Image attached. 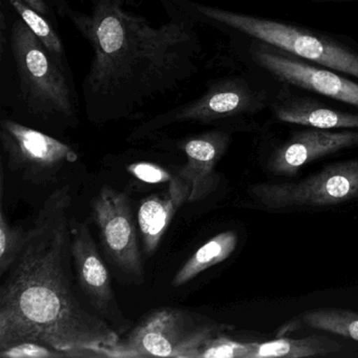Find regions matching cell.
Listing matches in <instances>:
<instances>
[{
	"instance_id": "44dd1931",
	"label": "cell",
	"mask_w": 358,
	"mask_h": 358,
	"mask_svg": "<svg viewBox=\"0 0 358 358\" xmlns=\"http://www.w3.org/2000/svg\"><path fill=\"white\" fill-rule=\"evenodd\" d=\"M247 353V343H240L221 334L205 345L200 358H246Z\"/></svg>"
},
{
	"instance_id": "3957f363",
	"label": "cell",
	"mask_w": 358,
	"mask_h": 358,
	"mask_svg": "<svg viewBox=\"0 0 358 358\" xmlns=\"http://www.w3.org/2000/svg\"><path fill=\"white\" fill-rule=\"evenodd\" d=\"M1 60L3 98L20 122L47 129L76 124L78 93L69 62L50 53L18 13L1 18Z\"/></svg>"
},
{
	"instance_id": "ac0fdd59",
	"label": "cell",
	"mask_w": 358,
	"mask_h": 358,
	"mask_svg": "<svg viewBox=\"0 0 358 358\" xmlns=\"http://www.w3.org/2000/svg\"><path fill=\"white\" fill-rule=\"evenodd\" d=\"M301 326L341 335L358 341V312L343 309H316L295 320Z\"/></svg>"
},
{
	"instance_id": "ba28073f",
	"label": "cell",
	"mask_w": 358,
	"mask_h": 358,
	"mask_svg": "<svg viewBox=\"0 0 358 358\" xmlns=\"http://www.w3.org/2000/svg\"><path fill=\"white\" fill-rule=\"evenodd\" d=\"M0 140L10 169L33 183L56 181L66 164L78 160L68 144L14 119H1Z\"/></svg>"
},
{
	"instance_id": "d6986e66",
	"label": "cell",
	"mask_w": 358,
	"mask_h": 358,
	"mask_svg": "<svg viewBox=\"0 0 358 358\" xmlns=\"http://www.w3.org/2000/svg\"><path fill=\"white\" fill-rule=\"evenodd\" d=\"M10 5L20 14L24 24L38 37L48 51L53 54L57 59L68 62L64 45L59 35L54 30L45 16L29 7L22 0H9Z\"/></svg>"
},
{
	"instance_id": "9a60e30c",
	"label": "cell",
	"mask_w": 358,
	"mask_h": 358,
	"mask_svg": "<svg viewBox=\"0 0 358 358\" xmlns=\"http://www.w3.org/2000/svg\"><path fill=\"white\" fill-rule=\"evenodd\" d=\"M273 113L278 120L320 129H358V114L329 108L309 97L290 96L278 100Z\"/></svg>"
},
{
	"instance_id": "e0dca14e",
	"label": "cell",
	"mask_w": 358,
	"mask_h": 358,
	"mask_svg": "<svg viewBox=\"0 0 358 358\" xmlns=\"http://www.w3.org/2000/svg\"><path fill=\"white\" fill-rule=\"evenodd\" d=\"M238 234L228 230L217 234L201 246L173 276V287L183 286L209 268L226 261L236 250Z\"/></svg>"
},
{
	"instance_id": "7c38bea8",
	"label": "cell",
	"mask_w": 358,
	"mask_h": 358,
	"mask_svg": "<svg viewBox=\"0 0 358 358\" xmlns=\"http://www.w3.org/2000/svg\"><path fill=\"white\" fill-rule=\"evenodd\" d=\"M358 146V131L310 129L294 134L270 157L267 169L272 175L293 176L308 163L341 150Z\"/></svg>"
},
{
	"instance_id": "603a6c76",
	"label": "cell",
	"mask_w": 358,
	"mask_h": 358,
	"mask_svg": "<svg viewBox=\"0 0 358 358\" xmlns=\"http://www.w3.org/2000/svg\"><path fill=\"white\" fill-rule=\"evenodd\" d=\"M127 171L140 181L150 184L165 183L171 182L173 176L154 163H134L127 167Z\"/></svg>"
},
{
	"instance_id": "7402d4cb",
	"label": "cell",
	"mask_w": 358,
	"mask_h": 358,
	"mask_svg": "<svg viewBox=\"0 0 358 358\" xmlns=\"http://www.w3.org/2000/svg\"><path fill=\"white\" fill-rule=\"evenodd\" d=\"M1 358H53L66 357L62 352L38 343H18L5 350H0Z\"/></svg>"
},
{
	"instance_id": "2e32d148",
	"label": "cell",
	"mask_w": 358,
	"mask_h": 358,
	"mask_svg": "<svg viewBox=\"0 0 358 358\" xmlns=\"http://www.w3.org/2000/svg\"><path fill=\"white\" fill-rule=\"evenodd\" d=\"M246 358H303L326 356L341 351V343L324 335H311L303 338H278L264 343H247Z\"/></svg>"
},
{
	"instance_id": "30bf717a",
	"label": "cell",
	"mask_w": 358,
	"mask_h": 358,
	"mask_svg": "<svg viewBox=\"0 0 358 358\" xmlns=\"http://www.w3.org/2000/svg\"><path fill=\"white\" fill-rule=\"evenodd\" d=\"M72 257L78 287L87 303L119 334H124L129 331L131 322L119 308L110 271L98 251L87 222L75 223L73 219Z\"/></svg>"
},
{
	"instance_id": "ffe728a7",
	"label": "cell",
	"mask_w": 358,
	"mask_h": 358,
	"mask_svg": "<svg viewBox=\"0 0 358 358\" xmlns=\"http://www.w3.org/2000/svg\"><path fill=\"white\" fill-rule=\"evenodd\" d=\"M27 232L14 227L6 217L3 209L0 213V276L3 278L20 255L26 243Z\"/></svg>"
},
{
	"instance_id": "d4e9b609",
	"label": "cell",
	"mask_w": 358,
	"mask_h": 358,
	"mask_svg": "<svg viewBox=\"0 0 358 358\" xmlns=\"http://www.w3.org/2000/svg\"><path fill=\"white\" fill-rule=\"evenodd\" d=\"M315 1H333V3H345V1H358V0H315Z\"/></svg>"
},
{
	"instance_id": "cb8c5ba5",
	"label": "cell",
	"mask_w": 358,
	"mask_h": 358,
	"mask_svg": "<svg viewBox=\"0 0 358 358\" xmlns=\"http://www.w3.org/2000/svg\"><path fill=\"white\" fill-rule=\"evenodd\" d=\"M22 1L45 17L50 15L51 7H53V0H22Z\"/></svg>"
},
{
	"instance_id": "277c9868",
	"label": "cell",
	"mask_w": 358,
	"mask_h": 358,
	"mask_svg": "<svg viewBox=\"0 0 358 358\" xmlns=\"http://www.w3.org/2000/svg\"><path fill=\"white\" fill-rule=\"evenodd\" d=\"M173 1L198 24L234 31L299 59L358 79V53L328 37L292 24L236 13L192 0Z\"/></svg>"
},
{
	"instance_id": "5b68a950",
	"label": "cell",
	"mask_w": 358,
	"mask_h": 358,
	"mask_svg": "<svg viewBox=\"0 0 358 358\" xmlns=\"http://www.w3.org/2000/svg\"><path fill=\"white\" fill-rule=\"evenodd\" d=\"M232 327L206 315L173 307L148 312L99 357L200 358L205 345Z\"/></svg>"
},
{
	"instance_id": "6da1fadb",
	"label": "cell",
	"mask_w": 358,
	"mask_h": 358,
	"mask_svg": "<svg viewBox=\"0 0 358 358\" xmlns=\"http://www.w3.org/2000/svg\"><path fill=\"white\" fill-rule=\"evenodd\" d=\"M134 0H93L90 12L53 0L91 47L83 83L85 108L93 119L121 118L150 100L171 94L199 72L202 43L194 22L173 0L169 22L154 26L131 11Z\"/></svg>"
},
{
	"instance_id": "52a82bcc",
	"label": "cell",
	"mask_w": 358,
	"mask_h": 358,
	"mask_svg": "<svg viewBox=\"0 0 358 358\" xmlns=\"http://www.w3.org/2000/svg\"><path fill=\"white\" fill-rule=\"evenodd\" d=\"M262 98L242 77L211 81L200 97L157 115L134 129L131 139H141L169 125L184 122H220L259 110Z\"/></svg>"
},
{
	"instance_id": "7a4b0ae2",
	"label": "cell",
	"mask_w": 358,
	"mask_h": 358,
	"mask_svg": "<svg viewBox=\"0 0 358 358\" xmlns=\"http://www.w3.org/2000/svg\"><path fill=\"white\" fill-rule=\"evenodd\" d=\"M73 196L54 190L0 287V350L38 343L66 357H99L118 331L81 299L73 275Z\"/></svg>"
},
{
	"instance_id": "8992f818",
	"label": "cell",
	"mask_w": 358,
	"mask_h": 358,
	"mask_svg": "<svg viewBox=\"0 0 358 358\" xmlns=\"http://www.w3.org/2000/svg\"><path fill=\"white\" fill-rule=\"evenodd\" d=\"M250 196L272 211L324 208L358 198V159L329 165L314 175L288 183H259Z\"/></svg>"
},
{
	"instance_id": "8fae6325",
	"label": "cell",
	"mask_w": 358,
	"mask_h": 358,
	"mask_svg": "<svg viewBox=\"0 0 358 358\" xmlns=\"http://www.w3.org/2000/svg\"><path fill=\"white\" fill-rule=\"evenodd\" d=\"M252 59L259 68L285 85L307 90L331 99L358 108V83L341 76L336 71L307 64L303 59L257 45Z\"/></svg>"
},
{
	"instance_id": "9c48e42d",
	"label": "cell",
	"mask_w": 358,
	"mask_h": 358,
	"mask_svg": "<svg viewBox=\"0 0 358 358\" xmlns=\"http://www.w3.org/2000/svg\"><path fill=\"white\" fill-rule=\"evenodd\" d=\"M91 210L108 259L129 280L143 282V264L129 196L103 186L92 200Z\"/></svg>"
},
{
	"instance_id": "4fadbf2b",
	"label": "cell",
	"mask_w": 358,
	"mask_h": 358,
	"mask_svg": "<svg viewBox=\"0 0 358 358\" xmlns=\"http://www.w3.org/2000/svg\"><path fill=\"white\" fill-rule=\"evenodd\" d=\"M229 142V134L221 129L206 131L180 142L187 163L179 169L177 176L189 187L188 203L205 200L217 189L220 177L215 167L225 155Z\"/></svg>"
},
{
	"instance_id": "5bb4252c",
	"label": "cell",
	"mask_w": 358,
	"mask_h": 358,
	"mask_svg": "<svg viewBox=\"0 0 358 358\" xmlns=\"http://www.w3.org/2000/svg\"><path fill=\"white\" fill-rule=\"evenodd\" d=\"M189 192L187 184L175 175L169 182L166 192L152 194L140 203L138 226L144 250L148 255H152L158 248L175 213L188 203Z\"/></svg>"
}]
</instances>
